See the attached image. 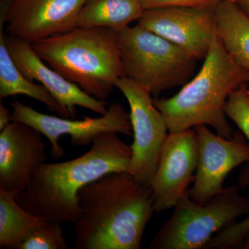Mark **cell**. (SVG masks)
I'll use <instances>...</instances> for the list:
<instances>
[{
  "label": "cell",
  "instance_id": "1",
  "mask_svg": "<svg viewBox=\"0 0 249 249\" xmlns=\"http://www.w3.org/2000/svg\"><path fill=\"white\" fill-rule=\"evenodd\" d=\"M73 221L74 249H140L155 212L150 186L128 172H112L86 185L78 195Z\"/></svg>",
  "mask_w": 249,
  "mask_h": 249
},
{
  "label": "cell",
  "instance_id": "2",
  "mask_svg": "<svg viewBox=\"0 0 249 249\" xmlns=\"http://www.w3.org/2000/svg\"><path fill=\"white\" fill-rule=\"evenodd\" d=\"M132 156V145L117 133L100 134L84 155L37 167L29 186L16 195V200L31 214L51 222H73L79 214L80 190L108 173L128 171Z\"/></svg>",
  "mask_w": 249,
  "mask_h": 249
},
{
  "label": "cell",
  "instance_id": "3",
  "mask_svg": "<svg viewBox=\"0 0 249 249\" xmlns=\"http://www.w3.org/2000/svg\"><path fill=\"white\" fill-rule=\"evenodd\" d=\"M197 74L178 92L154 100V103L164 116L169 132L204 124L221 137L232 138L235 132L227 120L226 105L230 95L248 81L249 72L231 58L217 34Z\"/></svg>",
  "mask_w": 249,
  "mask_h": 249
},
{
  "label": "cell",
  "instance_id": "4",
  "mask_svg": "<svg viewBox=\"0 0 249 249\" xmlns=\"http://www.w3.org/2000/svg\"><path fill=\"white\" fill-rule=\"evenodd\" d=\"M31 45L49 67L100 101L124 76L117 33L109 28L76 27Z\"/></svg>",
  "mask_w": 249,
  "mask_h": 249
},
{
  "label": "cell",
  "instance_id": "5",
  "mask_svg": "<svg viewBox=\"0 0 249 249\" xmlns=\"http://www.w3.org/2000/svg\"><path fill=\"white\" fill-rule=\"evenodd\" d=\"M248 214L249 199L241 196L235 185L226 187L204 204L193 200L188 190L149 249H205L216 233Z\"/></svg>",
  "mask_w": 249,
  "mask_h": 249
},
{
  "label": "cell",
  "instance_id": "6",
  "mask_svg": "<svg viewBox=\"0 0 249 249\" xmlns=\"http://www.w3.org/2000/svg\"><path fill=\"white\" fill-rule=\"evenodd\" d=\"M124 76L151 94L186 84L196 60L137 24L117 33Z\"/></svg>",
  "mask_w": 249,
  "mask_h": 249
},
{
  "label": "cell",
  "instance_id": "7",
  "mask_svg": "<svg viewBox=\"0 0 249 249\" xmlns=\"http://www.w3.org/2000/svg\"><path fill=\"white\" fill-rule=\"evenodd\" d=\"M11 106L12 121L28 124L45 136L50 142L51 154L55 160L65 156V150L59 143L62 136H70L74 146L87 147L101 134H132L129 113L119 103H111L107 112L100 117H85L83 120L43 114L18 101L11 103Z\"/></svg>",
  "mask_w": 249,
  "mask_h": 249
},
{
  "label": "cell",
  "instance_id": "8",
  "mask_svg": "<svg viewBox=\"0 0 249 249\" xmlns=\"http://www.w3.org/2000/svg\"><path fill=\"white\" fill-rule=\"evenodd\" d=\"M116 88L127 99L130 109L134 142L127 172L137 181L150 186L168 135V124L147 90L124 76L116 81Z\"/></svg>",
  "mask_w": 249,
  "mask_h": 249
},
{
  "label": "cell",
  "instance_id": "9",
  "mask_svg": "<svg viewBox=\"0 0 249 249\" xmlns=\"http://www.w3.org/2000/svg\"><path fill=\"white\" fill-rule=\"evenodd\" d=\"M215 6L145 10L138 24L178 46L196 60L207 55L217 36Z\"/></svg>",
  "mask_w": 249,
  "mask_h": 249
},
{
  "label": "cell",
  "instance_id": "10",
  "mask_svg": "<svg viewBox=\"0 0 249 249\" xmlns=\"http://www.w3.org/2000/svg\"><path fill=\"white\" fill-rule=\"evenodd\" d=\"M198 160L199 143L195 128L168 134L150 184L156 213L178 204L194 181Z\"/></svg>",
  "mask_w": 249,
  "mask_h": 249
},
{
  "label": "cell",
  "instance_id": "11",
  "mask_svg": "<svg viewBox=\"0 0 249 249\" xmlns=\"http://www.w3.org/2000/svg\"><path fill=\"white\" fill-rule=\"evenodd\" d=\"M194 128L199 160L193 188L188 191L193 200L204 204L224 189V180L232 170L249 161V144L242 132L227 139L213 133L204 124Z\"/></svg>",
  "mask_w": 249,
  "mask_h": 249
},
{
  "label": "cell",
  "instance_id": "12",
  "mask_svg": "<svg viewBox=\"0 0 249 249\" xmlns=\"http://www.w3.org/2000/svg\"><path fill=\"white\" fill-rule=\"evenodd\" d=\"M86 0H14L6 18V34L32 45L77 27Z\"/></svg>",
  "mask_w": 249,
  "mask_h": 249
},
{
  "label": "cell",
  "instance_id": "13",
  "mask_svg": "<svg viewBox=\"0 0 249 249\" xmlns=\"http://www.w3.org/2000/svg\"><path fill=\"white\" fill-rule=\"evenodd\" d=\"M37 129L12 121L0 133V188L19 192L29 186L34 170L47 160L45 142Z\"/></svg>",
  "mask_w": 249,
  "mask_h": 249
},
{
  "label": "cell",
  "instance_id": "14",
  "mask_svg": "<svg viewBox=\"0 0 249 249\" xmlns=\"http://www.w3.org/2000/svg\"><path fill=\"white\" fill-rule=\"evenodd\" d=\"M5 37L6 47L18 68L29 79L43 85L68 111L70 119H76V107L100 115L107 112V103L90 96L49 67L36 53L31 44L7 35Z\"/></svg>",
  "mask_w": 249,
  "mask_h": 249
},
{
  "label": "cell",
  "instance_id": "15",
  "mask_svg": "<svg viewBox=\"0 0 249 249\" xmlns=\"http://www.w3.org/2000/svg\"><path fill=\"white\" fill-rule=\"evenodd\" d=\"M214 11L223 47L239 66L249 72V16L232 0H221Z\"/></svg>",
  "mask_w": 249,
  "mask_h": 249
},
{
  "label": "cell",
  "instance_id": "16",
  "mask_svg": "<svg viewBox=\"0 0 249 249\" xmlns=\"http://www.w3.org/2000/svg\"><path fill=\"white\" fill-rule=\"evenodd\" d=\"M25 95L43 103L49 110L62 117L70 118L68 111L42 85L27 78L11 58L3 29H0V98Z\"/></svg>",
  "mask_w": 249,
  "mask_h": 249
},
{
  "label": "cell",
  "instance_id": "17",
  "mask_svg": "<svg viewBox=\"0 0 249 249\" xmlns=\"http://www.w3.org/2000/svg\"><path fill=\"white\" fill-rule=\"evenodd\" d=\"M139 0H86L77 27L109 28L120 32L143 14Z\"/></svg>",
  "mask_w": 249,
  "mask_h": 249
},
{
  "label": "cell",
  "instance_id": "18",
  "mask_svg": "<svg viewBox=\"0 0 249 249\" xmlns=\"http://www.w3.org/2000/svg\"><path fill=\"white\" fill-rule=\"evenodd\" d=\"M17 193L0 188V247L2 249H18L36 228L49 222L18 204Z\"/></svg>",
  "mask_w": 249,
  "mask_h": 249
},
{
  "label": "cell",
  "instance_id": "19",
  "mask_svg": "<svg viewBox=\"0 0 249 249\" xmlns=\"http://www.w3.org/2000/svg\"><path fill=\"white\" fill-rule=\"evenodd\" d=\"M242 187H249V161L242 168L239 177ZM249 233V214L243 220L235 222L216 233L206 245L205 249H230L242 247Z\"/></svg>",
  "mask_w": 249,
  "mask_h": 249
},
{
  "label": "cell",
  "instance_id": "20",
  "mask_svg": "<svg viewBox=\"0 0 249 249\" xmlns=\"http://www.w3.org/2000/svg\"><path fill=\"white\" fill-rule=\"evenodd\" d=\"M61 223L49 221L36 228L18 249H67Z\"/></svg>",
  "mask_w": 249,
  "mask_h": 249
},
{
  "label": "cell",
  "instance_id": "21",
  "mask_svg": "<svg viewBox=\"0 0 249 249\" xmlns=\"http://www.w3.org/2000/svg\"><path fill=\"white\" fill-rule=\"evenodd\" d=\"M246 84L230 95L226 105V114L240 129L249 142V99Z\"/></svg>",
  "mask_w": 249,
  "mask_h": 249
},
{
  "label": "cell",
  "instance_id": "22",
  "mask_svg": "<svg viewBox=\"0 0 249 249\" xmlns=\"http://www.w3.org/2000/svg\"><path fill=\"white\" fill-rule=\"evenodd\" d=\"M221 0H139L144 11L177 6H215Z\"/></svg>",
  "mask_w": 249,
  "mask_h": 249
},
{
  "label": "cell",
  "instance_id": "23",
  "mask_svg": "<svg viewBox=\"0 0 249 249\" xmlns=\"http://www.w3.org/2000/svg\"><path fill=\"white\" fill-rule=\"evenodd\" d=\"M11 114L12 113L10 112L2 102L0 103V132L2 131L10 123L12 122Z\"/></svg>",
  "mask_w": 249,
  "mask_h": 249
},
{
  "label": "cell",
  "instance_id": "24",
  "mask_svg": "<svg viewBox=\"0 0 249 249\" xmlns=\"http://www.w3.org/2000/svg\"><path fill=\"white\" fill-rule=\"evenodd\" d=\"M237 2L239 3L241 9L249 16V0H237Z\"/></svg>",
  "mask_w": 249,
  "mask_h": 249
},
{
  "label": "cell",
  "instance_id": "25",
  "mask_svg": "<svg viewBox=\"0 0 249 249\" xmlns=\"http://www.w3.org/2000/svg\"><path fill=\"white\" fill-rule=\"evenodd\" d=\"M247 93H248V97L249 99V90H248V91H247Z\"/></svg>",
  "mask_w": 249,
  "mask_h": 249
},
{
  "label": "cell",
  "instance_id": "26",
  "mask_svg": "<svg viewBox=\"0 0 249 249\" xmlns=\"http://www.w3.org/2000/svg\"><path fill=\"white\" fill-rule=\"evenodd\" d=\"M232 1H237V0H232Z\"/></svg>",
  "mask_w": 249,
  "mask_h": 249
}]
</instances>
